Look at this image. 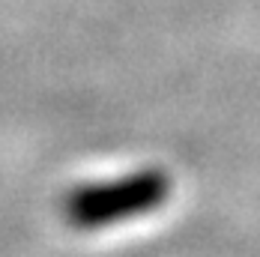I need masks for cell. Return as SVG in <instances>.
Here are the masks:
<instances>
[{
    "mask_svg": "<svg viewBox=\"0 0 260 257\" xmlns=\"http://www.w3.org/2000/svg\"><path fill=\"white\" fill-rule=\"evenodd\" d=\"M165 191V182L156 174H144L138 180L117 182V185H99L87 188L69 201V215L84 228H96L102 221H114L132 212H141L153 206Z\"/></svg>",
    "mask_w": 260,
    "mask_h": 257,
    "instance_id": "6da1fadb",
    "label": "cell"
}]
</instances>
